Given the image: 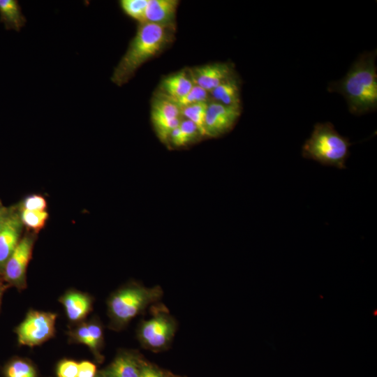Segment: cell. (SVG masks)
Returning a JSON list of instances; mask_svg holds the SVG:
<instances>
[{"mask_svg": "<svg viewBox=\"0 0 377 377\" xmlns=\"http://www.w3.org/2000/svg\"><path fill=\"white\" fill-rule=\"evenodd\" d=\"M60 302L63 304L68 319L80 321L90 312L92 306L91 297L78 291H68L63 295Z\"/></svg>", "mask_w": 377, "mask_h": 377, "instance_id": "4fadbf2b", "label": "cell"}, {"mask_svg": "<svg viewBox=\"0 0 377 377\" xmlns=\"http://www.w3.org/2000/svg\"><path fill=\"white\" fill-rule=\"evenodd\" d=\"M34 242L31 236L20 239L3 268L6 279L19 288H24L26 284L27 269L31 258Z\"/></svg>", "mask_w": 377, "mask_h": 377, "instance_id": "ba28073f", "label": "cell"}, {"mask_svg": "<svg viewBox=\"0 0 377 377\" xmlns=\"http://www.w3.org/2000/svg\"><path fill=\"white\" fill-rule=\"evenodd\" d=\"M47 202L45 199L40 195L33 194L27 197L23 203L22 209L31 211H45Z\"/></svg>", "mask_w": 377, "mask_h": 377, "instance_id": "484cf974", "label": "cell"}, {"mask_svg": "<svg viewBox=\"0 0 377 377\" xmlns=\"http://www.w3.org/2000/svg\"><path fill=\"white\" fill-rule=\"evenodd\" d=\"M141 362L131 353L119 354L104 373L108 377H140Z\"/></svg>", "mask_w": 377, "mask_h": 377, "instance_id": "9a60e30c", "label": "cell"}, {"mask_svg": "<svg viewBox=\"0 0 377 377\" xmlns=\"http://www.w3.org/2000/svg\"><path fill=\"white\" fill-rule=\"evenodd\" d=\"M57 314L31 310L16 329L20 345L33 347L52 338L55 332Z\"/></svg>", "mask_w": 377, "mask_h": 377, "instance_id": "5b68a950", "label": "cell"}, {"mask_svg": "<svg viewBox=\"0 0 377 377\" xmlns=\"http://www.w3.org/2000/svg\"><path fill=\"white\" fill-rule=\"evenodd\" d=\"M193 84L209 93L235 73L230 63H213L196 66L187 70Z\"/></svg>", "mask_w": 377, "mask_h": 377, "instance_id": "9c48e42d", "label": "cell"}, {"mask_svg": "<svg viewBox=\"0 0 377 377\" xmlns=\"http://www.w3.org/2000/svg\"><path fill=\"white\" fill-rule=\"evenodd\" d=\"M174 31L154 24H139L126 52L114 68L111 81L119 87L128 82L142 64L172 42Z\"/></svg>", "mask_w": 377, "mask_h": 377, "instance_id": "7a4b0ae2", "label": "cell"}, {"mask_svg": "<svg viewBox=\"0 0 377 377\" xmlns=\"http://www.w3.org/2000/svg\"><path fill=\"white\" fill-rule=\"evenodd\" d=\"M179 1L149 0L145 22L175 29Z\"/></svg>", "mask_w": 377, "mask_h": 377, "instance_id": "30bf717a", "label": "cell"}, {"mask_svg": "<svg viewBox=\"0 0 377 377\" xmlns=\"http://www.w3.org/2000/svg\"><path fill=\"white\" fill-rule=\"evenodd\" d=\"M211 101L209 93L199 86L193 84L191 90L182 98L173 101L179 108L186 106Z\"/></svg>", "mask_w": 377, "mask_h": 377, "instance_id": "7402d4cb", "label": "cell"}, {"mask_svg": "<svg viewBox=\"0 0 377 377\" xmlns=\"http://www.w3.org/2000/svg\"><path fill=\"white\" fill-rule=\"evenodd\" d=\"M95 377H108V376L103 372L102 374L96 375Z\"/></svg>", "mask_w": 377, "mask_h": 377, "instance_id": "f546056e", "label": "cell"}, {"mask_svg": "<svg viewBox=\"0 0 377 377\" xmlns=\"http://www.w3.org/2000/svg\"><path fill=\"white\" fill-rule=\"evenodd\" d=\"M209 102H202L180 108L181 115L194 123L205 137V120Z\"/></svg>", "mask_w": 377, "mask_h": 377, "instance_id": "ac0fdd59", "label": "cell"}, {"mask_svg": "<svg viewBox=\"0 0 377 377\" xmlns=\"http://www.w3.org/2000/svg\"><path fill=\"white\" fill-rule=\"evenodd\" d=\"M350 145L348 138L341 135L332 123H317L302 146V155L325 166L346 169Z\"/></svg>", "mask_w": 377, "mask_h": 377, "instance_id": "3957f363", "label": "cell"}, {"mask_svg": "<svg viewBox=\"0 0 377 377\" xmlns=\"http://www.w3.org/2000/svg\"><path fill=\"white\" fill-rule=\"evenodd\" d=\"M376 50L364 52L353 63L346 75L332 82L330 92H337L346 98L350 112L361 115L377 108Z\"/></svg>", "mask_w": 377, "mask_h": 377, "instance_id": "6da1fadb", "label": "cell"}, {"mask_svg": "<svg viewBox=\"0 0 377 377\" xmlns=\"http://www.w3.org/2000/svg\"><path fill=\"white\" fill-rule=\"evenodd\" d=\"M179 128L183 147L197 142L204 137L198 126L187 119L182 118Z\"/></svg>", "mask_w": 377, "mask_h": 377, "instance_id": "603a6c76", "label": "cell"}, {"mask_svg": "<svg viewBox=\"0 0 377 377\" xmlns=\"http://www.w3.org/2000/svg\"><path fill=\"white\" fill-rule=\"evenodd\" d=\"M78 363L72 360L61 361L57 367V377H77Z\"/></svg>", "mask_w": 377, "mask_h": 377, "instance_id": "d4e9b609", "label": "cell"}, {"mask_svg": "<svg viewBox=\"0 0 377 377\" xmlns=\"http://www.w3.org/2000/svg\"><path fill=\"white\" fill-rule=\"evenodd\" d=\"M1 209H0V217H1ZM0 219H1V218H0Z\"/></svg>", "mask_w": 377, "mask_h": 377, "instance_id": "1f68e13d", "label": "cell"}, {"mask_svg": "<svg viewBox=\"0 0 377 377\" xmlns=\"http://www.w3.org/2000/svg\"><path fill=\"white\" fill-rule=\"evenodd\" d=\"M242 107L228 106L210 101L208 103L205 133L209 138H218L230 131L241 115Z\"/></svg>", "mask_w": 377, "mask_h": 377, "instance_id": "52a82bcc", "label": "cell"}, {"mask_svg": "<svg viewBox=\"0 0 377 377\" xmlns=\"http://www.w3.org/2000/svg\"><path fill=\"white\" fill-rule=\"evenodd\" d=\"M4 290H5L4 287L0 284V303H1V297H2Z\"/></svg>", "mask_w": 377, "mask_h": 377, "instance_id": "f1b7e54d", "label": "cell"}, {"mask_svg": "<svg viewBox=\"0 0 377 377\" xmlns=\"http://www.w3.org/2000/svg\"><path fill=\"white\" fill-rule=\"evenodd\" d=\"M211 101L241 107L240 80L235 73L209 92Z\"/></svg>", "mask_w": 377, "mask_h": 377, "instance_id": "5bb4252c", "label": "cell"}, {"mask_svg": "<svg viewBox=\"0 0 377 377\" xmlns=\"http://www.w3.org/2000/svg\"><path fill=\"white\" fill-rule=\"evenodd\" d=\"M182 117L179 107L170 99L156 94L151 101V123L170 121Z\"/></svg>", "mask_w": 377, "mask_h": 377, "instance_id": "e0dca14e", "label": "cell"}, {"mask_svg": "<svg viewBox=\"0 0 377 377\" xmlns=\"http://www.w3.org/2000/svg\"><path fill=\"white\" fill-rule=\"evenodd\" d=\"M90 343L89 348L98 357L100 356L99 350L103 343L102 327L97 323L91 322L87 323Z\"/></svg>", "mask_w": 377, "mask_h": 377, "instance_id": "cb8c5ba5", "label": "cell"}, {"mask_svg": "<svg viewBox=\"0 0 377 377\" xmlns=\"http://www.w3.org/2000/svg\"><path fill=\"white\" fill-rule=\"evenodd\" d=\"M175 331L176 323L174 319L161 313L143 321L138 336L144 346L153 350H159L170 343Z\"/></svg>", "mask_w": 377, "mask_h": 377, "instance_id": "8992f818", "label": "cell"}, {"mask_svg": "<svg viewBox=\"0 0 377 377\" xmlns=\"http://www.w3.org/2000/svg\"><path fill=\"white\" fill-rule=\"evenodd\" d=\"M140 377H165L164 374L156 367L141 362Z\"/></svg>", "mask_w": 377, "mask_h": 377, "instance_id": "83f0119b", "label": "cell"}, {"mask_svg": "<svg viewBox=\"0 0 377 377\" xmlns=\"http://www.w3.org/2000/svg\"><path fill=\"white\" fill-rule=\"evenodd\" d=\"M0 22L6 29L20 31L26 24L27 19L16 0H0Z\"/></svg>", "mask_w": 377, "mask_h": 377, "instance_id": "2e32d148", "label": "cell"}, {"mask_svg": "<svg viewBox=\"0 0 377 377\" xmlns=\"http://www.w3.org/2000/svg\"><path fill=\"white\" fill-rule=\"evenodd\" d=\"M149 0H121L119 6L123 12L139 24L145 22V11Z\"/></svg>", "mask_w": 377, "mask_h": 377, "instance_id": "ffe728a7", "label": "cell"}, {"mask_svg": "<svg viewBox=\"0 0 377 377\" xmlns=\"http://www.w3.org/2000/svg\"><path fill=\"white\" fill-rule=\"evenodd\" d=\"M3 219H4V218L0 219V230H1V229L2 228V226H3Z\"/></svg>", "mask_w": 377, "mask_h": 377, "instance_id": "4dcf8cb0", "label": "cell"}, {"mask_svg": "<svg viewBox=\"0 0 377 377\" xmlns=\"http://www.w3.org/2000/svg\"><path fill=\"white\" fill-rule=\"evenodd\" d=\"M22 227L20 217L10 216L4 218L0 230V268L4 266L20 242Z\"/></svg>", "mask_w": 377, "mask_h": 377, "instance_id": "8fae6325", "label": "cell"}, {"mask_svg": "<svg viewBox=\"0 0 377 377\" xmlns=\"http://www.w3.org/2000/svg\"><path fill=\"white\" fill-rule=\"evenodd\" d=\"M193 85L187 70H183L164 77L160 83L158 94L175 101L184 96Z\"/></svg>", "mask_w": 377, "mask_h": 377, "instance_id": "7c38bea8", "label": "cell"}, {"mask_svg": "<svg viewBox=\"0 0 377 377\" xmlns=\"http://www.w3.org/2000/svg\"><path fill=\"white\" fill-rule=\"evenodd\" d=\"M3 373L5 377H37L32 364L22 359H15L8 362Z\"/></svg>", "mask_w": 377, "mask_h": 377, "instance_id": "d6986e66", "label": "cell"}, {"mask_svg": "<svg viewBox=\"0 0 377 377\" xmlns=\"http://www.w3.org/2000/svg\"><path fill=\"white\" fill-rule=\"evenodd\" d=\"M48 213L46 211H31L22 209L20 219L23 225L30 230L38 232L46 223Z\"/></svg>", "mask_w": 377, "mask_h": 377, "instance_id": "44dd1931", "label": "cell"}, {"mask_svg": "<svg viewBox=\"0 0 377 377\" xmlns=\"http://www.w3.org/2000/svg\"><path fill=\"white\" fill-rule=\"evenodd\" d=\"M162 295L160 287L130 285L115 292L108 302L111 319L117 325L127 324Z\"/></svg>", "mask_w": 377, "mask_h": 377, "instance_id": "277c9868", "label": "cell"}, {"mask_svg": "<svg viewBox=\"0 0 377 377\" xmlns=\"http://www.w3.org/2000/svg\"><path fill=\"white\" fill-rule=\"evenodd\" d=\"M96 376V367L90 361H82L78 363L77 377H95Z\"/></svg>", "mask_w": 377, "mask_h": 377, "instance_id": "4316f807", "label": "cell"}]
</instances>
